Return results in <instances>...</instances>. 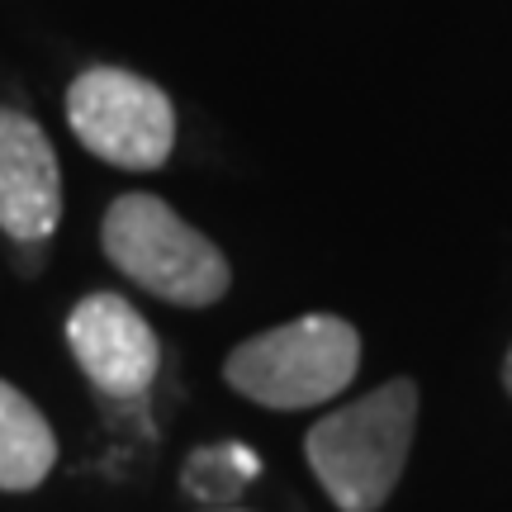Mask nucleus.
Masks as SVG:
<instances>
[{
  "label": "nucleus",
  "instance_id": "obj_8",
  "mask_svg": "<svg viewBox=\"0 0 512 512\" xmlns=\"http://www.w3.org/2000/svg\"><path fill=\"white\" fill-rule=\"evenodd\" d=\"M261 460L247 451V446H209V451H195L185 460V494H195L200 503H228V498L242 494V484H252Z\"/></svg>",
  "mask_w": 512,
  "mask_h": 512
},
{
  "label": "nucleus",
  "instance_id": "obj_5",
  "mask_svg": "<svg viewBox=\"0 0 512 512\" xmlns=\"http://www.w3.org/2000/svg\"><path fill=\"white\" fill-rule=\"evenodd\" d=\"M67 347L86 380L110 399H143L162 370L157 332L119 294H86L76 304L67 318Z\"/></svg>",
  "mask_w": 512,
  "mask_h": 512
},
{
  "label": "nucleus",
  "instance_id": "obj_3",
  "mask_svg": "<svg viewBox=\"0 0 512 512\" xmlns=\"http://www.w3.org/2000/svg\"><path fill=\"white\" fill-rule=\"evenodd\" d=\"M361 366V337L337 313H304L294 323L256 332L228 356V384L261 408H313L337 399Z\"/></svg>",
  "mask_w": 512,
  "mask_h": 512
},
{
  "label": "nucleus",
  "instance_id": "obj_7",
  "mask_svg": "<svg viewBox=\"0 0 512 512\" xmlns=\"http://www.w3.org/2000/svg\"><path fill=\"white\" fill-rule=\"evenodd\" d=\"M57 465V437L29 394L0 380V489L29 494Z\"/></svg>",
  "mask_w": 512,
  "mask_h": 512
},
{
  "label": "nucleus",
  "instance_id": "obj_10",
  "mask_svg": "<svg viewBox=\"0 0 512 512\" xmlns=\"http://www.w3.org/2000/svg\"><path fill=\"white\" fill-rule=\"evenodd\" d=\"M503 384H508V394H512V351H508V361H503Z\"/></svg>",
  "mask_w": 512,
  "mask_h": 512
},
{
  "label": "nucleus",
  "instance_id": "obj_2",
  "mask_svg": "<svg viewBox=\"0 0 512 512\" xmlns=\"http://www.w3.org/2000/svg\"><path fill=\"white\" fill-rule=\"evenodd\" d=\"M100 247L133 285L181 309H209L233 285V271L219 247L195 233L166 200L143 190L119 195L105 209Z\"/></svg>",
  "mask_w": 512,
  "mask_h": 512
},
{
  "label": "nucleus",
  "instance_id": "obj_6",
  "mask_svg": "<svg viewBox=\"0 0 512 512\" xmlns=\"http://www.w3.org/2000/svg\"><path fill=\"white\" fill-rule=\"evenodd\" d=\"M62 223V166L48 133L0 105V233L10 242H48Z\"/></svg>",
  "mask_w": 512,
  "mask_h": 512
},
{
  "label": "nucleus",
  "instance_id": "obj_4",
  "mask_svg": "<svg viewBox=\"0 0 512 512\" xmlns=\"http://www.w3.org/2000/svg\"><path fill=\"white\" fill-rule=\"evenodd\" d=\"M67 124L76 143L124 171H157L176 147L171 95L124 67H91L67 91Z\"/></svg>",
  "mask_w": 512,
  "mask_h": 512
},
{
  "label": "nucleus",
  "instance_id": "obj_1",
  "mask_svg": "<svg viewBox=\"0 0 512 512\" xmlns=\"http://www.w3.org/2000/svg\"><path fill=\"white\" fill-rule=\"evenodd\" d=\"M418 427V384L389 380L309 432V465L342 512H375L394 494Z\"/></svg>",
  "mask_w": 512,
  "mask_h": 512
},
{
  "label": "nucleus",
  "instance_id": "obj_9",
  "mask_svg": "<svg viewBox=\"0 0 512 512\" xmlns=\"http://www.w3.org/2000/svg\"><path fill=\"white\" fill-rule=\"evenodd\" d=\"M15 266L24 275H38V266H43V242H15Z\"/></svg>",
  "mask_w": 512,
  "mask_h": 512
}]
</instances>
